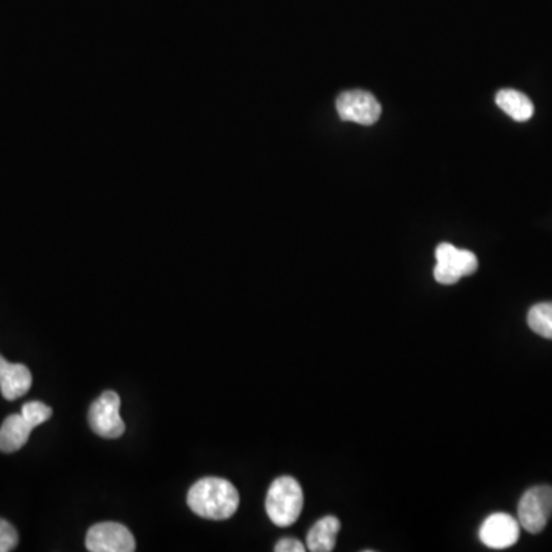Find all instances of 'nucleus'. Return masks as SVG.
I'll return each mask as SVG.
<instances>
[{
	"label": "nucleus",
	"instance_id": "f257e3e1",
	"mask_svg": "<svg viewBox=\"0 0 552 552\" xmlns=\"http://www.w3.org/2000/svg\"><path fill=\"white\" fill-rule=\"evenodd\" d=\"M188 505L197 516L209 520H227L237 513L240 494L226 479L206 477L192 485Z\"/></svg>",
	"mask_w": 552,
	"mask_h": 552
},
{
	"label": "nucleus",
	"instance_id": "f03ea898",
	"mask_svg": "<svg viewBox=\"0 0 552 552\" xmlns=\"http://www.w3.org/2000/svg\"><path fill=\"white\" fill-rule=\"evenodd\" d=\"M304 493L298 480L290 476L278 477L270 485L266 497V511L276 526H290L303 513Z\"/></svg>",
	"mask_w": 552,
	"mask_h": 552
},
{
	"label": "nucleus",
	"instance_id": "7ed1b4c3",
	"mask_svg": "<svg viewBox=\"0 0 552 552\" xmlns=\"http://www.w3.org/2000/svg\"><path fill=\"white\" fill-rule=\"evenodd\" d=\"M436 267L434 278L444 286L456 284L460 278L473 275L479 267L476 255L470 250H462L453 244L442 243L436 249Z\"/></svg>",
	"mask_w": 552,
	"mask_h": 552
},
{
	"label": "nucleus",
	"instance_id": "20e7f679",
	"mask_svg": "<svg viewBox=\"0 0 552 552\" xmlns=\"http://www.w3.org/2000/svg\"><path fill=\"white\" fill-rule=\"evenodd\" d=\"M517 514L520 526L528 533H542L552 516V487L529 488L520 499Z\"/></svg>",
	"mask_w": 552,
	"mask_h": 552
},
{
	"label": "nucleus",
	"instance_id": "39448f33",
	"mask_svg": "<svg viewBox=\"0 0 552 552\" xmlns=\"http://www.w3.org/2000/svg\"><path fill=\"white\" fill-rule=\"evenodd\" d=\"M88 421L97 436L105 439L123 436L126 427L120 416V396L115 391H105L99 399L92 402Z\"/></svg>",
	"mask_w": 552,
	"mask_h": 552
},
{
	"label": "nucleus",
	"instance_id": "423d86ee",
	"mask_svg": "<svg viewBox=\"0 0 552 552\" xmlns=\"http://www.w3.org/2000/svg\"><path fill=\"white\" fill-rule=\"evenodd\" d=\"M339 117L345 122L362 126L375 125L381 117L382 108L370 92L353 89L342 92L336 100Z\"/></svg>",
	"mask_w": 552,
	"mask_h": 552
},
{
	"label": "nucleus",
	"instance_id": "0eeeda50",
	"mask_svg": "<svg viewBox=\"0 0 552 552\" xmlns=\"http://www.w3.org/2000/svg\"><path fill=\"white\" fill-rule=\"evenodd\" d=\"M86 548L91 552H132L135 539L122 523H97L88 531Z\"/></svg>",
	"mask_w": 552,
	"mask_h": 552
},
{
	"label": "nucleus",
	"instance_id": "6e6552de",
	"mask_svg": "<svg viewBox=\"0 0 552 552\" xmlns=\"http://www.w3.org/2000/svg\"><path fill=\"white\" fill-rule=\"evenodd\" d=\"M480 540L491 549H506L516 545L520 537L519 520L510 514H491L480 526Z\"/></svg>",
	"mask_w": 552,
	"mask_h": 552
},
{
	"label": "nucleus",
	"instance_id": "1a4fd4ad",
	"mask_svg": "<svg viewBox=\"0 0 552 552\" xmlns=\"http://www.w3.org/2000/svg\"><path fill=\"white\" fill-rule=\"evenodd\" d=\"M33 375L23 364H11L0 356V391L7 401H16L30 391Z\"/></svg>",
	"mask_w": 552,
	"mask_h": 552
},
{
	"label": "nucleus",
	"instance_id": "9d476101",
	"mask_svg": "<svg viewBox=\"0 0 552 552\" xmlns=\"http://www.w3.org/2000/svg\"><path fill=\"white\" fill-rule=\"evenodd\" d=\"M33 430V425L23 418L22 413L11 414L0 427V451L16 453L27 445Z\"/></svg>",
	"mask_w": 552,
	"mask_h": 552
},
{
	"label": "nucleus",
	"instance_id": "9b49d317",
	"mask_svg": "<svg viewBox=\"0 0 552 552\" xmlns=\"http://www.w3.org/2000/svg\"><path fill=\"white\" fill-rule=\"evenodd\" d=\"M341 522L333 516L318 520L307 534V549L312 552H330L335 549Z\"/></svg>",
	"mask_w": 552,
	"mask_h": 552
},
{
	"label": "nucleus",
	"instance_id": "f8f14e48",
	"mask_svg": "<svg viewBox=\"0 0 552 552\" xmlns=\"http://www.w3.org/2000/svg\"><path fill=\"white\" fill-rule=\"evenodd\" d=\"M496 103L505 114L516 122H526L534 114V105L528 96L516 89H500L497 92Z\"/></svg>",
	"mask_w": 552,
	"mask_h": 552
},
{
	"label": "nucleus",
	"instance_id": "ddd939ff",
	"mask_svg": "<svg viewBox=\"0 0 552 552\" xmlns=\"http://www.w3.org/2000/svg\"><path fill=\"white\" fill-rule=\"evenodd\" d=\"M528 326L537 335L552 339V303L536 304L529 310Z\"/></svg>",
	"mask_w": 552,
	"mask_h": 552
},
{
	"label": "nucleus",
	"instance_id": "4468645a",
	"mask_svg": "<svg viewBox=\"0 0 552 552\" xmlns=\"http://www.w3.org/2000/svg\"><path fill=\"white\" fill-rule=\"evenodd\" d=\"M20 413H22L23 418L27 419L34 428L45 424V422L53 416L51 407L39 401L27 402V404L23 405Z\"/></svg>",
	"mask_w": 552,
	"mask_h": 552
},
{
	"label": "nucleus",
	"instance_id": "2eb2a0df",
	"mask_svg": "<svg viewBox=\"0 0 552 552\" xmlns=\"http://www.w3.org/2000/svg\"><path fill=\"white\" fill-rule=\"evenodd\" d=\"M17 543H19V534L16 528L7 520L0 519V552L14 551Z\"/></svg>",
	"mask_w": 552,
	"mask_h": 552
},
{
	"label": "nucleus",
	"instance_id": "dca6fc26",
	"mask_svg": "<svg viewBox=\"0 0 552 552\" xmlns=\"http://www.w3.org/2000/svg\"><path fill=\"white\" fill-rule=\"evenodd\" d=\"M276 552H304L306 551V546L303 543L299 542L296 539H283L280 542L276 543L275 546Z\"/></svg>",
	"mask_w": 552,
	"mask_h": 552
}]
</instances>
